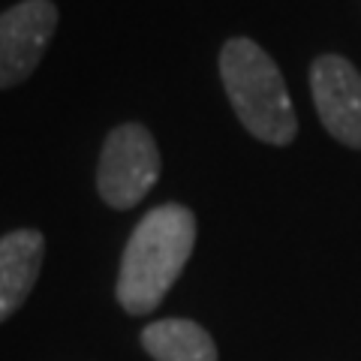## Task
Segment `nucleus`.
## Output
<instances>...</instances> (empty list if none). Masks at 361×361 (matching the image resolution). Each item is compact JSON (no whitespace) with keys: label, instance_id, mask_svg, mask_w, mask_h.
<instances>
[{"label":"nucleus","instance_id":"1","mask_svg":"<svg viewBox=\"0 0 361 361\" xmlns=\"http://www.w3.org/2000/svg\"><path fill=\"white\" fill-rule=\"evenodd\" d=\"M196 247L193 211L169 202L148 211L133 229L118 268L115 295L130 316H145L160 307L175 286Z\"/></svg>","mask_w":361,"mask_h":361},{"label":"nucleus","instance_id":"2","mask_svg":"<svg viewBox=\"0 0 361 361\" xmlns=\"http://www.w3.org/2000/svg\"><path fill=\"white\" fill-rule=\"evenodd\" d=\"M220 78L247 133L277 148L295 139L298 118L286 82L262 45L247 37H232L220 51Z\"/></svg>","mask_w":361,"mask_h":361},{"label":"nucleus","instance_id":"3","mask_svg":"<svg viewBox=\"0 0 361 361\" xmlns=\"http://www.w3.org/2000/svg\"><path fill=\"white\" fill-rule=\"evenodd\" d=\"M160 172L163 160L154 135L142 123H121L103 142L97 166V190L106 205L127 211L151 193L160 180Z\"/></svg>","mask_w":361,"mask_h":361},{"label":"nucleus","instance_id":"4","mask_svg":"<svg viewBox=\"0 0 361 361\" xmlns=\"http://www.w3.org/2000/svg\"><path fill=\"white\" fill-rule=\"evenodd\" d=\"M54 27L58 6L51 0H21L0 13V87L21 85L33 75Z\"/></svg>","mask_w":361,"mask_h":361},{"label":"nucleus","instance_id":"5","mask_svg":"<svg viewBox=\"0 0 361 361\" xmlns=\"http://www.w3.org/2000/svg\"><path fill=\"white\" fill-rule=\"evenodd\" d=\"M310 90L331 139L361 151V73L341 54H322L310 66Z\"/></svg>","mask_w":361,"mask_h":361},{"label":"nucleus","instance_id":"6","mask_svg":"<svg viewBox=\"0 0 361 361\" xmlns=\"http://www.w3.org/2000/svg\"><path fill=\"white\" fill-rule=\"evenodd\" d=\"M45 238L37 229H16L0 238V322L27 301L39 280Z\"/></svg>","mask_w":361,"mask_h":361},{"label":"nucleus","instance_id":"7","mask_svg":"<svg viewBox=\"0 0 361 361\" xmlns=\"http://www.w3.org/2000/svg\"><path fill=\"white\" fill-rule=\"evenodd\" d=\"M142 346L154 361H217V343L193 319H160L142 331Z\"/></svg>","mask_w":361,"mask_h":361}]
</instances>
